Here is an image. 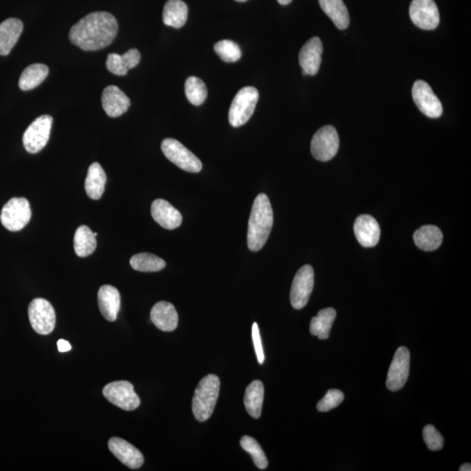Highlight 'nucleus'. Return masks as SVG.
Returning a JSON list of instances; mask_svg holds the SVG:
<instances>
[{
  "instance_id": "obj_1",
  "label": "nucleus",
  "mask_w": 471,
  "mask_h": 471,
  "mask_svg": "<svg viewBox=\"0 0 471 471\" xmlns=\"http://www.w3.org/2000/svg\"><path fill=\"white\" fill-rule=\"evenodd\" d=\"M118 23L111 13L95 12L88 14L71 28L69 38L84 51H98L114 41Z\"/></svg>"
},
{
  "instance_id": "obj_2",
  "label": "nucleus",
  "mask_w": 471,
  "mask_h": 471,
  "mask_svg": "<svg viewBox=\"0 0 471 471\" xmlns=\"http://www.w3.org/2000/svg\"><path fill=\"white\" fill-rule=\"evenodd\" d=\"M274 225V211L269 197L260 194L255 198L248 225L247 244L251 251L264 247Z\"/></svg>"
},
{
  "instance_id": "obj_3",
  "label": "nucleus",
  "mask_w": 471,
  "mask_h": 471,
  "mask_svg": "<svg viewBox=\"0 0 471 471\" xmlns=\"http://www.w3.org/2000/svg\"><path fill=\"white\" fill-rule=\"evenodd\" d=\"M220 380L215 374H208L197 385L192 400V412L198 421L210 419L217 405Z\"/></svg>"
},
{
  "instance_id": "obj_4",
  "label": "nucleus",
  "mask_w": 471,
  "mask_h": 471,
  "mask_svg": "<svg viewBox=\"0 0 471 471\" xmlns=\"http://www.w3.org/2000/svg\"><path fill=\"white\" fill-rule=\"evenodd\" d=\"M258 98L260 94L256 87H246L240 90L230 108V124L234 127L244 125L253 116Z\"/></svg>"
},
{
  "instance_id": "obj_5",
  "label": "nucleus",
  "mask_w": 471,
  "mask_h": 471,
  "mask_svg": "<svg viewBox=\"0 0 471 471\" xmlns=\"http://www.w3.org/2000/svg\"><path fill=\"white\" fill-rule=\"evenodd\" d=\"M31 210L29 202L24 197H13L3 205L0 220L10 232H20L29 223Z\"/></svg>"
},
{
  "instance_id": "obj_6",
  "label": "nucleus",
  "mask_w": 471,
  "mask_h": 471,
  "mask_svg": "<svg viewBox=\"0 0 471 471\" xmlns=\"http://www.w3.org/2000/svg\"><path fill=\"white\" fill-rule=\"evenodd\" d=\"M161 148L165 157L183 171L198 173L203 169L199 159L180 141L173 138H166L162 141Z\"/></svg>"
},
{
  "instance_id": "obj_7",
  "label": "nucleus",
  "mask_w": 471,
  "mask_h": 471,
  "mask_svg": "<svg viewBox=\"0 0 471 471\" xmlns=\"http://www.w3.org/2000/svg\"><path fill=\"white\" fill-rule=\"evenodd\" d=\"M339 138L335 127H322L315 133L311 143V152L318 161L328 162L337 154Z\"/></svg>"
},
{
  "instance_id": "obj_8",
  "label": "nucleus",
  "mask_w": 471,
  "mask_h": 471,
  "mask_svg": "<svg viewBox=\"0 0 471 471\" xmlns=\"http://www.w3.org/2000/svg\"><path fill=\"white\" fill-rule=\"evenodd\" d=\"M28 316L34 330L38 335L51 334L55 328L56 315L54 307L45 299H34L28 307Z\"/></svg>"
},
{
  "instance_id": "obj_9",
  "label": "nucleus",
  "mask_w": 471,
  "mask_h": 471,
  "mask_svg": "<svg viewBox=\"0 0 471 471\" xmlns=\"http://www.w3.org/2000/svg\"><path fill=\"white\" fill-rule=\"evenodd\" d=\"M105 398L112 405L126 412H133L139 408V396L134 392V386L127 381L111 382L104 388Z\"/></svg>"
},
{
  "instance_id": "obj_10",
  "label": "nucleus",
  "mask_w": 471,
  "mask_h": 471,
  "mask_svg": "<svg viewBox=\"0 0 471 471\" xmlns=\"http://www.w3.org/2000/svg\"><path fill=\"white\" fill-rule=\"evenodd\" d=\"M52 125L51 115L40 116L31 123L23 136L24 147L31 154H36L43 150L50 137Z\"/></svg>"
},
{
  "instance_id": "obj_11",
  "label": "nucleus",
  "mask_w": 471,
  "mask_h": 471,
  "mask_svg": "<svg viewBox=\"0 0 471 471\" xmlns=\"http://www.w3.org/2000/svg\"><path fill=\"white\" fill-rule=\"evenodd\" d=\"M314 286V272L309 265H304L297 272L293 279L290 300L293 308L302 309L309 301Z\"/></svg>"
},
{
  "instance_id": "obj_12",
  "label": "nucleus",
  "mask_w": 471,
  "mask_h": 471,
  "mask_svg": "<svg viewBox=\"0 0 471 471\" xmlns=\"http://www.w3.org/2000/svg\"><path fill=\"white\" fill-rule=\"evenodd\" d=\"M414 104L423 115L430 118H438L442 115V105L430 85L418 80L412 88Z\"/></svg>"
},
{
  "instance_id": "obj_13",
  "label": "nucleus",
  "mask_w": 471,
  "mask_h": 471,
  "mask_svg": "<svg viewBox=\"0 0 471 471\" xmlns=\"http://www.w3.org/2000/svg\"><path fill=\"white\" fill-rule=\"evenodd\" d=\"M409 15L413 23L423 30H434L440 22V14L435 0H413Z\"/></svg>"
},
{
  "instance_id": "obj_14",
  "label": "nucleus",
  "mask_w": 471,
  "mask_h": 471,
  "mask_svg": "<svg viewBox=\"0 0 471 471\" xmlns=\"http://www.w3.org/2000/svg\"><path fill=\"white\" fill-rule=\"evenodd\" d=\"M410 367V353L405 346H401L395 353L389 367L386 385L389 391H398L408 381Z\"/></svg>"
},
{
  "instance_id": "obj_15",
  "label": "nucleus",
  "mask_w": 471,
  "mask_h": 471,
  "mask_svg": "<svg viewBox=\"0 0 471 471\" xmlns=\"http://www.w3.org/2000/svg\"><path fill=\"white\" fill-rule=\"evenodd\" d=\"M108 449L120 463L130 469H139L143 465L144 458L139 449L124 439L112 437L108 441Z\"/></svg>"
},
{
  "instance_id": "obj_16",
  "label": "nucleus",
  "mask_w": 471,
  "mask_h": 471,
  "mask_svg": "<svg viewBox=\"0 0 471 471\" xmlns=\"http://www.w3.org/2000/svg\"><path fill=\"white\" fill-rule=\"evenodd\" d=\"M323 45L321 38H310L301 48L299 55L300 65L302 67L304 76H315L320 70Z\"/></svg>"
},
{
  "instance_id": "obj_17",
  "label": "nucleus",
  "mask_w": 471,
  "mask_h": 471,
  "mask_svg": "<svg viewBox=\"0 0 471 471\" xmlns=\"http://www.w3.org/2000/svg\"><path fill=\"white\" fill-rule=\"evenodd\" d=\"M353 230L357 240L363 247H374L380 240V225L370 215L359 216L354 223Z\"/></svg>"
},
{
  "instance_id": "obj_18",
  "label": "nucleus",
  "mask_w": 471,
  "mask_h": 471,
  "mask_svg": "<svg viewBox=\"0 0 471 471\" xmlns=\"http://www.w3.org/2000/svg\"><path fill=\"white\" fill-rule=\"evenodd\" d=\"M101 104L106 114L111 118H119L129 111L131 102L118 87L108 86L102 93Z\"/></svg>"
},
{
  "instance_id": "obj_19",
  "label": "nucleus",
  "mask_w": 471,
  "mask_h": 471,
  "mask_svg": "<svg viewBox=\"0 0 471 471\" xmlns=\"http://www.w3.org/2000/svg\"><path fill=\"white\" fill-rule=\"evenodd\" d=\"M151 214L154 220L164 229L174 230L182 225V214L166 200L155 199L151 205Z\"/></svg>"
},
{
  "instance_id": "obj_20",
  "label": "nucleus",
  "mask_w": 471,
  "mask_h": 471,
  "mask_svg": "<svg viewBox=\"0 0 471 471\" xmlns=\"http://www.w3.org/2000/svg\"><path fill=\"white\" fill-rule=\"evenodd\" d=\"M150 318L155 327L164 332L175 331L178 325V314L167 301H160L152 307Z\"/></svg>"
},
{
  "instance_id": "obj_21",
  "label": "nucleus",
  "mask_w": 471,
  "mask_h": 471,
  "mask_svg": "<svg viewBox=\"0 0 471 471\" xmlns=\"http://www.w3.org/2000/svg\"><path fill=\"white\" fill-rule=\"evenodd\" d=\"M98 304L106 320L111 322L116 321L120 308V295L115 286L104 285L99 289Z\"/></svg>"
},
{
  "instance_id": "obj_22",
  "label": "nucleus",
  "mask_w": 471,
  "mask_h": 471,
  "mask_svg": "<svg viewBox=\"0 0 471 471\" xmlns=\"http://www.w3.org/2000/svg\"><path fill=\"white\" fill-rule=\"evenodd\" d=\"M22 21L10 17L0 24V55H8L23 31Z\"/></svg>"
},
{
  "instance_id": "obj_23",
  "label": "nucleus",
  "mask_w": 471,
  "mask_h": 471,
  "mask_svg": "<svg viewBox=\"0 0 471 471\" xmlns=\"http://www.w3.org/2000/svg\"><path fill=\"white\" fill-rule=\"evenodd\" d=\"M141 54L137 49H130L125 54L120 55L118 54L108 55L106 66L109 72L115 74V76H126L130 69L136 67L140 63Z\"/></svg>"
},
{
  "instance_id": "obj_24",
  "label": "nucleus",
  "mask_w": 471,
  "mask_h": 471,
  "mask_svg": "<svg viewBox=\"0 0 471 471\" xmlns=\"http://www.w3.org/2000/svg\"><path fill=\"white\" fill-rule=\"evenodd\" d=\"M107 176L100 164L94 162L88 169L85 190L91 199L99 200L104 193Z\"/></svg>"
},
{
  "instance_id": "obj_25",
  "label": "nucleus",
  "mask_w": 471,
  "mask_h": 471,
  "mask_svg": "<svg viewBox=\"0 0 471 471\" xmlns=\"http://www.w3.org/2000/svg\"><path fill=\"white\" fill-rule=\"evenodd\" d=\"M264 396V384L260 381H254L246 388L244 398V406L247 413L254 419H258L261 416Z\"/></svg>"
},
{
  "instance_id": "obj_26",
  "label": "nucleus",
  "mask_w": 471,
  "mask_h": 471,
  "mask_svg": "<svg viewBox=\"0 0 471 471\" xmlns=\"http://www.w3.org/2000/svg\"><path fill=\"white\" fill-rule=\"evenodd\" d=\"M321 9L330 17L339 30L349 27L350 17L349 10L343 0H318Z\"/></svg>"
},
{
  "instance_id": "obj_27",
  "label": "nucleus",
  "mask_w": 471,
  "mask_h": 471,
  "mask_svg": "<svg viewBox=\"0 0 471 471\" xmlns=\"http://www.w3.org/2000/svg\"><path fill=\"white\" fill-rule=\"evenodd\" d=\"M189 9L182 0H169L165 3L162 20L166 26L179 29L187 22Z\"/></svg>"
},
{
  "instance_id": "obj_28",
  "label": "nucleus",
  "mask_w": 471,
  "mask_h": 471,
  "mask_svg": "<svg viewBox=\"0 0 471 471\" xmlns=\"http://www.w3.org/2000/svg\"><path fill=\"white\" fill-rule=\"evenodd\" d=\"M414 241L419 249L432 251L438 249L442 242L441 230L435 225H424L414 234Z\"/></svg>"
},
{
  "instance_id": "obj_29",
  "label": "nucleus",
  "mask_w": 471,
  "mask_h": 471,
  "mask_svg": "<svg viewBox=\"0 0 471 471\" xmlns=\"http://www.w3.org/2000/svg\"><path fill=\"white\" fill-rule=\"evenodd\" d=\"M335 318L336 311L334 308H325V309L318 311L317 316L311 318L310 323L311 335L317 336L321 339H328Z\"/></svg>"
},
{
  "instance_id": "obj_30",
  "label": "nucleus",
  "mask_w": 471,
  "mask_h": 471,
  "mask_svg": "<svg viewBox=\"0 0 471 471\" xmlns=\"http://www.w3.org/2000/svg\"><path fill=\"white\" fill-rule=\"evenodd\" d=\"M49 69L44 64H33L23 71L20 78L21 90L29 91L41 85L48 77Z\"/></svg>"
},
{
  "instance_id": "obj_31",
  "label": "nucleus",
  "mask_w": 471,
  "mask_h": 471,
  "mask_svg": "<svg viewBox=\"0 0 471 471\" xmlns=\"http://www.w3.org/2000/svg\"><path fill=\"white\" fill-rule=\"evenodd\" d=\"M94 233L86 225H81L74 235V251L77 256L85 258L93 254L97 249V242Z\"/></svg>"
},
{
  "instance_id": "obj_32",
  "label": "nucleus",
  "mask_w": 471,
  "mask_h": 471,
  "mask_svg": "<svg viewBox=\"0 0 471 471\" xmlns=\"http://www.w3.org/2000/svg\"><path fill=\"white\" fill-rule=\"evenodd\" d=\"M131 267L134 270L143 272H155L165 268L166 263L161 258L151 253L134 255L130 260Z\"/></svg>"
},
{
  "instance_id": "obj_33",
  "label": "nucleus",
  "mask_w": 471,
  "mask_h": 471,
  "mask_svg": "<svg viewBox=\"0 0 471 471\" xmlns=\"http://www.w3.org/2000/svg\"><path fill=\"white\" fill-rule=\"evenodd\" d=\"M185 94L191 104L200 106L206 100V85L196 76H190L185 81Z\"/></svg>"
},
{
  "instance_id": "obj_34",
  "label": "nucleus",
  "mask_w": 471,
  "mask_h": 471,
  "mask_svg": "<svg viewBox=\"0 0 471 471\" xmlns=\"http://www.w3.org/2000/svg\"><path fill=\"white\" fill-rule=\"evenodd\" d=\"M241 447L249 453L253 459L255 465L260 470H265L268 466V460L265 456L263 449L258 442L254 438L249 435H244L240 440Z\"/></svg>"
},
{
  "instance_id": "obj_35",
  "label": "nucleus",
  "mask_w": 471,
  "mask_h": 471,
  "mask_svg": "<svg viewBox=\"0 0 471 471\" xmlns=\"http://www.w3.org/2000/svg\"><path fill=\"white\" fill-rule=\"evenodd\" d=\"M214 50L222 60L228 63L236 62L242 56L239 45L232 41H218L214 45Z\"/></svg>"
},
{
  "instance_id": "obj_36",
  "label": "nucleus",
  "mask_w": 471,
  "mask_h": 471,
  "mask_svg": "<svg viewBox=\"0 0 471 471\" xmlns=\"http://www.w3.org/2000/svg\"><path fill=\"white\" fill-rule=\"evenodd\" d=\"M344 401V394L338 389H330L323 398L318 402L317 409L320 412H328L337 408Z\"/></svg>"
},
{
  "instance_id": "obj_37",
  "label": "nucleus",
  "mask_w": 471,
  "mask_h": 471,
  "mask_svg": "<svg viewBox=\"0 0 471 471\" xmlns=\"http://www.w3.org/2000/svg\"><path fill=\"white\" fill-rule=\"evenodd\" d=\"M423 434L425 444H427L430 451H440L444 447V437L433 425L425 426Z\"/></svg>"
},
{
  "instance_id": "obj_38",
  "label": "nucleus",
  "mask_w": 471,
  "mask_h": 471,
  "mask_svg": "<svg viewBox=\"0 0 471 471\" xmlns=\"http://www.w3.org/2000/svg\"><path fill=\"white\" fill-rule=\"evenodd\" d=\"M253 341L255 348V352H256L258 363L263 364L265 361V354L263 346H262V342L260 334V328L258 325L255 322L253 325Z\"/></svg>"
},
{
  "instance_id": "obj_39",
  "label": "nucleus",
  "mask_w": 471,
  "mask_h": 471,
  "mask_svg": "<svg viewBox=\"0 0 471 471\" xmlns=\"http://www.w3.org/2000/svg\"><path fill=\"white\" fill-rule=\"evenodd\" d=\"M58 349L60 353H65L70 351L72 346L69 344V342L65 341V339H59L57 342Z\"/></svg>"
},
{
  "instance_id": "obj_40",
  "label": "nucleus",
  "mask_w": 471,
  "mask_h": 471,
  "mask_svg": "<svg viewBox=\"0 0 471 471\" xmlns=\"http://www.w3.org/2000/svg\"><path fill=\"white\" fill-rule=\"evenodd\" d=\"M459 470L460 471H470L471 470L470 463H463V465L461 467H460Z\"/></svg>"
},
{
  "instance_id": "obj_41",
  "label": "nucleus",
  "mask_w": 471,
  "mask_h": 471,
  "mask_svg": "<svg viewBox=\"0 0 471 471\" xmlns=\"http://www.w3.org/2000/svg\"><path fill=\"white\" fill-rule=\"evenodd\" d=\"M277 1L282 6H286L289 5V3L293 1V0H277Z\"/></svg>"
},
{
  "instance_id": "obj_42",
  "label": "nucleus",
  "mask_w": 471,
  "mask_h": 471,
  "mask_svg": "<svg viewBox=\"0 0 471 471\" xmlns=\"http://www.w3.org/2000/svg\"><path fill=\"white\" fill-rule=\"evenodd\" d=\"M237 2L243 3L247 1V0H235Z\"/></svg>"
},
{
  "instance_id": "obj_43",
  "label": "nucleus",
  "mask_w": 471,
  "mask_h": 471,
  "mask_svg": "<svg viewBox=\"0 0 471 471\" xmlns=\"http://www.w3.org/2000/svg\"><path fill=\"white\" fill-rule=\"evenodd\" d=\"M94 236H95V237L98 236V233H97V232H95V233H94Z\"/></svg>"
}]
</instances>
